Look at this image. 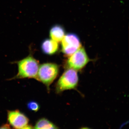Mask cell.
I'll return each instance as SVG.
<instances>
[{
	"label": "cell",
	"instance_id": "obj_9",
	"mask_svg": "<svg viewBox=\"0 0 129 129\" xmlns=\"http://www.w3.org/2000/svg\"><path fill=\"white\" fill-rule=\"evenodd\" d=\"M36 129H57L58 127L50 120L45 118L40 119L35 126Z\"/></svg>",
	"mask_w": 129,
	"mask_h": 129
},
{
	"label": "cell",
	"instance_id": "obj_2",
	"mask_svg": "<svg viewBox=\"0 0 129 129\" xmlns=\"http://www.w3.org/2000/svg\"><path fill=\"white\" fill-rule=\"evenodd\" d=\"M59 67L57 64L47 63L40 65L36 79L42 82L49 89V87L57 77Z\"/></svg>",
	"mask_w": 129,
	"mask_h": 129
},
{
	"label": "cell",
	"instance_id": "obj_5",
	"mask_svg": "<svg viewBox=\"0 0 129 129\" xmlns=\"http://www.w3.org/2000/svg\"><path fill=\"white\" fill-rule=\"evenodd\" d=\"M81 47L79 37L74 33L67 34L61 41L62 51L68 56L72 55Z\"/></svg>",
	"mask_w": 129,
	"mask_h": 129
},
{
	"label": "cell",
	"instance_id": "obj_3",
	"mask_svg": "<svg viewBox=\"0 0 129 129\" xmlns=\"http://www.w3.org/2000/svg\"><path fill=\"white\" fill-rule=\"evenodd\" d=\"M79 78L76 70L69 68L64 72L57 83L56 90L61 92L66 90L75 89L78 83Z\"/></svg>",
	"mask_w": 129,
	"mask_h": 129
},
{
	"label": "cell",
	"instance_id": "obj_11",
	"mask_svg": "<svg viewBox=\"0 0 129 129\" xmlns=\"http://www.w3.org/2000/svg\"><path fill=\"white\" fill-rule=\"evenodd\" d=\"M11 128L9 125L8 124H5L3 125L0 127V129H9Z\"/></svg>",
	"mask_w": 129,
	"mask_h": 129
},
{
	"label": "cell",
	"instance_id": "obj_1",
	"mask_svg": "<svg viewBox=\"0 0 129 129\" xmlns=\"http://www.w3.org/2000/svg\"><path fill=\"white\" fill-rule=\"evenodd\" d=\"M18 72L15 78L17 79L37 78L39 64L37 60L29 56L17 62Z\"/></svg>",
	"mask_w": 129,
	"mask_h": 129
},
{
	"label": "cell",
	"instance_id": "obj_8",
	"mask_svg": "<svg viewBox=\"0 0 129 129\" xmlns=\"http://www.w3.org/2000/svg\"><path fill=\"white\" fill-rule=\"evenodd\" d=\"M65 30L62 26L56 24L51 28L49 34L51 39L59 42L62 40L65 36Z\"/></svg>",
	"mask_w": 129,
	"mask_h": 129
},
{
	"label": "cell",
	"instance_id": "obj_6",
	"mask_svg": "<svg viewBox=\"0 0 129 129\" xmlns=\"http://www.w3.org/2000/svg\"><path fill=\"white\" fill-rule=\"evenodd\" d=\"M8 120L13 128L16 129H24L29 122L28 118L17 110L8 111Z\"/></svg>",
	"mask_w": 129,
	"mask_h": 129
},
{
	"label": "cell",
	"instance_id": "obj_7",
	"mask_svg": "<svg viewBox=\"0 0 129 129\" xmlns=\"http://www.w3.org/2000/svg\"><path fill=\"white\" fill-rule=\"evenodd\" d=\"M41 48L42 52L45 54L52 55L58 51L59 45L57 42L51 39H46L42 43Z\"/></svg>",
	"mask_w": 129,
	"mask_h": 129
},
{
	"label": "cell",
	"instance_id": "obj_10",
	"mask_svg": "<svg viewBox=\"0 0 129 129\" xmlns=\"http://www.w3.org/2000/svg\"><path fill=\"white\" fill-rule=\"evenodd\" d=\"M27 107L29 110L35 112H37L40 108L39 104L35 101L29 102L27 105Z\"/></svg>",
	"mask_w": 129,
	"mask_h": 129
},
{
	"label": "cell",
	"instance_id": "obj_4",
	"mask_svg": "<svg viewBox=\"0 0 129 129\" xmlns=\"http://www.w3.org/2000/svg\"><path fill=\"white\" fill-rule=\"evenodd\" d=\"M89 61L85 49L81 47L70 56L67 61V66L69 68L77 71L83 69Z\"/></svg>",
	"mask_w": 129,
	"mask_h": 129
}]
</instances>
